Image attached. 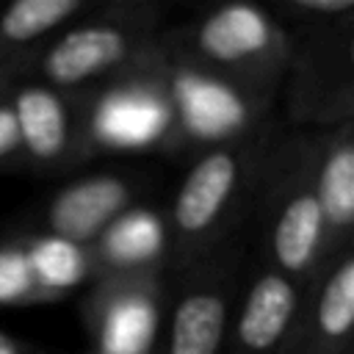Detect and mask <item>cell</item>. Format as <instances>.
<instances>
[{
    "instance_id": "1",
    "label": "cell",
    "mask_w": 354,
    "mask_h": 354,
    "mask_svg": "<svg viewBox=\"0 0 354 354\" xmlns=\"http://www.w3.org/2000/svg\"><path fill=\"white\" fill-rule=\"evenodd\" d=\"M288 33L282 105L288 127L354 122V0L266 3Z\"/></svg>"
},
{
    "instance_id": "2",
    "label": "cell",
    "mask_w": 354,
    "mask_h": 354,
    "mask_svg": "<svg viewBox=\"0 0 354 354\" xmlns=\"http://www.w3.org/2000/svg\"><path fill=\"white\" fill-rule=\"evenodd\" d=\"M315 130L279 122L252 191L243 238L252 257L310 285L321 271L324 232L313 191Z\"/></svg>"
},
{
    "instance_id": "3",
    "label": "cell",
    "mask_w": 354,
    "mask_h": 354,
    "mask_svg": "<svg viewBox=\"0 0 354 354\" xmlns=\"http://www.w3.org/2000/svg\"><path fill=\"white\" fill-rule=\"evenodd\" d=\"M277 127L279 122L274 119L246 138L210 147L191 158L166 207V277L243 238L252 191Z\"/></svg>"
},
{
    "instance_id": "4",
    "label": "cell",
    "mask_w": 354,
    "mask_h": 354,
    "mask_svg": "<svg viewBox=\"0 0 354 354\" xmlns=\"http://www.w3.org/2000/svg\"><path fill=\"white\" fill-rule=\"evenodd\" d=\"M163 33V6L147 0H97L66 25L30 64L25 77L66 94H83L141 64Z\"/></svg>"
},
{
    "instance_id": "5",
    "label": "cell",
    "mask_w": 354,
    "mask_h": 354,
    "mask_svg": "<svg viewBox=\"0 0 354 354\" xmlns=\"http://www.w3.org/2000/svg\"><path fill=\"white\" fill-rule=\"evenodd\" d=\"M160 41L188 61L246 88L279 97L288 66V33L260 3H221L177 28Z\"/></svg>"
},
{
    "instance_id": "6",
    "label": "cell",
    "mask_w": 354,
    "mask_h": 354,
    "mask_svg": "<svg viewBox=\"0 0 354 354\" xmlns=\"http://www.w3.org/2000/svg\"><path fill=\"white\" fill-rule=\"evenodd\" d=\"M158 69L174 122L171 155H199L210 147L246 138L274 122V97L221 77L158 39Z\"/></svg>"
},
{
    "instance_id": "7",
    "label": "cell",
    "mask_w": 354,
    "mask_h": 354,
    "mask_svg": "<svg viewBox=\"0 0 354 354\" xmlns=\"http://www.w3.org/2000/svg\"><path fill=\"white\" fill-rule=\"evenodd\" d=\"M75 97L80 102V130L88 158L141 152L171 155L174 122L158 69V44L141 64Z\"/></svg>"
},
{
    "instance_id": "8",
    "label": "cell",
    "mask_w": 354,
    "mask_h": 354,
    "mask_svg": "<svg viewBox=\"0 0 354 354\" xmlns=\"http://www.w3.org/2000/svg\"><path fill=\"white\" fill-rule=\"evenodd\" d=\"M246 238L166 277L163 346L155 354H221L246 271Z\"/></svg>"
},
{
    "instance_id": "9",
    "label": "cell",
    "mask_w": 354,
    "mask_h": 354,
    "mask_svg": "<svg viewBox=\"0 0 354 354\" xmlns=\"http://www.w3.org/2000/svg\"><path fill=\"white\" fill-rule=\"evenodd\" d=\"M166 318V274L100 277L88 285L86 354H155Z\"/></svg>"
},
{
    "instance_id": "10",
    "label": "cell",
    "mask_w": 354,
    "mask_h": 354,
    "mask_svg": "<svg viewBox=\"0 0 354 354\" xmlns=\"http://www.w3.org/2000/svg\"><path fill=\"white\" fill-rule=\"evenodd\" d=\"M8 100L19 130L25 171L53 177L88 160L75 94L22 77L8 83Z\"/></svg>"
},
{
    "instance_id": "11",
    "label": "cell",
    "mask_w": 354,
    "mask_h": 354,
    "mask_svg": "<svg viewBox=\"0 0 354 354\" xmlns=\"http://www.w3.org/2000/svg\"><path fill=\"white\" fill-rule=\"evenodd\" d=\"M307 290L310 285L249 254L221 354H285Z\"/></svg>"
},
{
    "instance_id": "12",
    "label": "cell",
    "mask_w": 354,
    "mask_h": 354,
    "mask_svg": "<svg viewBox=\"0 0 354 354\" xmlns=\"http://www.w3.org/2000/svg\"><path fill=\"white\" fill-rule=\"evenodd\" d=\"M149 191V174L144 171H94L64 183L39 210L33 230L50 232L83 246L130 205L141 202Z\"/></svg>"
},
{
    "instance_id": "13",
    "label": "cell",
    "mask_w": 354,
    "mask_h": 354,
    "mask_svg": "<svg viewBox=\"0 0 354 354\" xmlns=\"http://www.w3.org/2000/svg\"><path fill=\"white\" fill-rule=\"evenodd\" d=\"M354 246L332 254L310 282L285 354H351Z\"/></svg>"
},
{
    "instance_id": "14",
    "label": "cell",
    "mask_w": 354,
    "mask_h": 354,
    "mask_svg": "<svg viewBox=\"0 0 354 354\" xmlns=\"http://www.w3.org/2000/svg\"><path fill=\"white\" fill-rule=\"evenodd\" d=\"M88 252L94 263V279L166 274L169 268L166 207H158L149 199L130 205L91 241Z\"/></svg>"
},
{
    "instance_id": "15",
    "label": "cell",
    "mask_w": 354,
    "mask_h": 354,
    "mask_svg": "<svg viewBox=\"0 0 354 354\" xmlns=\"http://www.w3.org/2000/svg\"><path fill=\"white\" fill-rule=\"evenodd\" d=\"M313 191L324 232L321 266L354 246V122L315 130Z\"/></svg>"
},
{
    "instance_id": "16",
    "label": "cell",
    "mask_w": 354,
    "mask_h": 354,
    "mask_svg": "<svg viewBox=\"0 0 354 354\" xmlns=\"http://www.w3.org/2000/svg\"><path fill=\"white\" fill-rule=\"evenodd\" d=\"M97 0H14L0 6V86L22 80L41 50Z\"/></svg>"
},
{
    "instance_id": "17",
    "label": "cell",
    "mask_w": 354,
    "mask_h": 354,
    "mask_svg": "<svg viewBox=\"0 0 354 354\" xmlns=\"http://www.w3.org/2000/svg\"><path fill=\"white\" fill-rule=\"evenodd\" d=\"M22 238L30 271L50 301L66 296L80 285H91L94 263L88 246L39 230H25Z\"/></svg>"
},
{
    "instance_id": "18",
    "label": "cell",
    "mask_w": 354,
    "mask_h": 354,
    "mask_svg": "<svg viewBox=\"0 0 354 354\" xmlns=\"http://www.w3.org/2000/svg\"><path fill=\"white\" fill-rule=\"evenodd\" d=\"M50 301L39 288L22 232H3L0 235V307H28Z\"/></svg>"
},
{
    "instance_id": "19",
    "label": "cell",
    "mask_w": 354,
    "mask_h": 354,
    "mask_svg": "<svg viewBox=\"0 0 354 354\" xmlns=\"http://www.w3.org/2000/svg\"><path fill=\"white\" fill-rule=\"evenodd\" d=\"M0 171H25L19 130L8 100V86H0Z\"/></svg>"
},
{
    "instance_id": "20",
    "label": "cell",
    "mask_w": 354,
    "mask_h": 354,
    "mask_svg": "<svg viewBox=\"0 0 354 354\" xmlns=\"http://www.w3.org/2000/svg\"><path fill=\"white\" fill-rule=\"evenodd\" d=\"M0 354H25V346L11 337L6 329H0Z\"/></svg>"
}]
</instances>
